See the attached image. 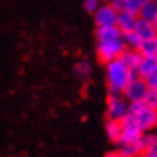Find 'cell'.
<instances>
[{
  "instance_id": "6da1fadb",
  "label": "cell",
  "mask_w": 157,
  "mask_h": 157,
  "mask_svg": "<svg viewBox=\"0 0 157 157\" xmlns=\"http://www.w3.org/2000/svg\"><path fill=\"white\" fill-rule=\"evenodd\" d=\"M97 56L100 62L107 63L121 56L125 49V43L123 40V32L117 26H107V28H97Z\"/></svg>"
},
{
  "instance_id": "7a4b0ae2",
  "label": "cell",
  "mask_w": 157,
  "mask_h": 157,
  "mask_svg": "<svg viewBox=\"0 0 157 157\" xmlns=\"http://www.w3.org/2000/svg\"><path fill=\"white\" fill-rule=\"evenodd\" d=\"M105 74H107V85H108L109 95H120L123 94L125 86L131 78V69L125 67L120 58L105 63Z\"/></svg>"
},
{
  "instance_id": "3957f363",
  "label": "cell",
  "mask_w": 157,
  "mask_h": 157,
  "mask_svg": "<svg viewBox=\"0 0 157 157\" xmlns=\"http://www.w3.org/2000/svg\"><path fill=\"white\" fill-rule=\"evenodd\" d=\"M120 123H121V137H120L118 144L137 143L144 131L140 128L136 114H133V113L125 114L120 120Z\"/></svg>"
},
{
  "instance_id": "277c9868",
  "label": "cell",
  "mask_w": 157,
  "mask_h": 157,
  "mask_svg": "<svg viewBox=\"0 0 157 157\" xmlns=\"http://www.w3.org/2000/svg\"><path fill=\"white\" fill-rule=\"evenodd\" d=\"M148 86L144 78L138 76L137 71H131V78H130L128 84L124 90L123 95L128 102H134V101H143L146 92H147Z\"/></svg>"
},
{
  "instance_id": "5b68a950",
  "label": "cell",
  "mask_w": 157,
  "mask_h": 157,
  "mask_svg": "<svg viewBox=\"0 0 157 157\" xmlns=\"http://www.w3.org/2000/svg\"><path fill=\"white\" fill-rule=\"evenodd\" d=\"M130 102L124 98L123 94L120 95H109L107 101V117L108 120L120 121L130 111Z\"/></svg>"
},
{
  "instance_id": "8992f818",
  "label": "cell",
  "mask_w": 157,
  "mask_h": 157,
  "mask_svg": "<svg viewBox=\"0 0 157 157\" xmlns=\"http://www.w3.org/2000/svg\"><path fill=\"white\" fill-rule=\"evenodd\" d=\"M118 10L111 3H102L94 13V22L97 28H107V26H117Z\"/></svg>"
},
{
  "instance_id": "52a82bcc",
  "label": "cell",
  "mask_w": 157,
  "mask_h": 157,
  "mask_svg": "<svg viewBox=\"0 0 157 157\" xmlns=\"http://www.w3.org/2000/svg\"><path fill=\"white\" fill-rule=\"evenodd\" d=\"M136 117H137L140 128L143 130L144 133H147V131H151V130L156 127L157 109L150 108V107H147V105H144L138 113H136Z\"/></svg>"
},
{
  "instance_id": "ba28073f",
  "label": "cell",
  "mask_w": 157,
  "mask_h": 157,
  "mask_svg": "<svg viewBox=\"0 0 157 157\" xmlns=\"http://www.w3.org/2000/svg\"><path fill=\"white\" fill-rule=\"evenodd\" d=\"M138 20V14H134L127 10H118V17H117V28L125 33L130 30H134L136 23Z\"/></svg>"
},
{
  "instance_id": "9c48e42d",
  "label": "cell",
  "mask_w": 157,
  "mask_h": 157,
  "mask_svg": "<svg viewBox=\"0 0 157 157\" xmlns=\"http://www.w3.org/2000/svg\"><path fill=\"white\" fill-rule=\"evenodd\" d=\"M141 58H143V55L140 53L138 49L125 48L123 51V53H121L120 59L125 63V67L127 68H130L131 71H136L137 67H138V63H140V61H141Z\"/></svg>"
},
{
  "instance_id": "30bf717a",
  "label": "cell",
  "mask_w": 157,
  "mask_h": 157,
  "mask_svg": "<svg viewBox=\"0 0 157 157\" xmlns=\"http://www.w3.org/2000/svg\"><path fill=\"white\" fill-rule=\"evenodd\" d=\"M136 71H137L138 76L146 79L148 75H151L153 72L157 71V56H143Z\"/></svg>"
},
{
  "instance_id": "8fae6325",
  "label": "cell",
  "mask_w": 157,
  "mask_h": 157,
  "mask_svg": "<svg viewBox=\"0 0 157 157\" xmlns=\"http://www.w3.org/2000/svg\"><path fill=\"white\" fill-rule=\"evenodd\" d=\"M134 30L137 32V35L141 39H148V38H153V36L157 35V30H156V28L153 26L151 20L143 19V17H138Z\"/></svg>"
},
{
  "instance_id": "7c38bea8",
  "label": "cell",
  "mask_w": 157,
  "mask_h": 157,
  "mask_svg": "<svg viewBox=\"0 0 157 157\" xmlns=\"http://www.w3.org/2000/svg\"><path fill=\"white\" fill-rule=\"evenodd\" d=\"M138 51L143 56H156L157 55V35L153 36V38L148 39H143L140 46H138Z\"/></svg>"
},
{
  "instance_id": "4fadbf2b",
  "label": "cell",
  "mask_w": 157,
  "mask_h": 157,
  "mask_svg": "<svg viewBox=\"0 0 157 157\" xmlns=\"http://www.w3.org/2000/svg\"><path fill=\"white\" fill-rule=\"evenodd\" d=\"M105 133H107V137L109 138V141L118 144L120 137H121V123L114 121V120H108L105 124Z\"/></svg>"
},
{
  "instance_id": "5bb4252c",
  "label": "cell",
  "mask_w": 157,
  "mask_h": 157,
  "mask_svg": "<svg viewBox=\"0 0 157 157\" xmlns=\"http://www.w3.org/2000/svg\"><path fill=\"white\" fill-rule=\"evenodd\" d=\"M74 72H75V75L82 79V81H85L91 76L92 74V65H91V62H88L86 59H82V61L76 62L75 67H74Z\"/></svg>"
},
{
  "instance_id": "9a60e30c",
  "label": "cell",
  "mask_w": 157,
  "mask_h": 157,
  "mask_svg": "<svg viewBox=\"0 0 157 157\" xmlns=\"http://www.w3.org/2000/svg\"><path fill=\"white\" fill-rule=\"evenodd\" d=\"M157 14V0H146L140 9L138 17H143L147 20H153Z\"/></svg>"
},
{
  "instance_id": "2e32d148",
  "label": "cell",
  "mask_w": 157,
  "mask_h": 157,
  "mask_svg": "<svg viewBox=\"0 0 157 157\" xmlns=\"http://www.w3.org/2000/svg\"><path fill=\"white\" fill-rule=\"evenodd\" d=\"M120 148L118 151L115 153V156H121V157H134L141 154L140 148H138L137 143H130V144H118Z\"/></svg>"
},
{
  "instance_id": "e0dca14e",
  "label": "cell",
  "mask_w": 157,
  "mask_h": 157,
  "mask_svg": "<svg viewBox=\"0 0 157 157\" xmlns=\"http://www.w3.org/2000/svg\"><path fill=\"white\" fill-rule=\"evenodd\" d=\"M123 40L125 43V48H133V49H138L140 43L143 39L137 35L136 30H130V32H125L123 33Z\"/></svg>"
},
{
  "instance_id": "ac0fdd59",
  "label": "cell",
  "mask_w": 157,
  "mask_h": 157,
  "mask_svg": "<svg viewBox=\"0 0 157 157\" xmlns=\"http://www.w3.org/2000/svg\"><path fill=\"white\" fill-rule=\"evenodd\" d=\"M146 0H123V10L131 12L134 14L140 13V9Z\"/></svg>"
},
{
  "instance_id": "d6986e66",
  "label": "cell",
  "mask_w": 157,
  "mask_h": 157,
  "mask_svg": "<svg viewBox=\"0 0 157 157\" xmlns=\"http://www.w3.org/2000/svg\"><path fill=\"white\" fill-rule=\"evenodd\" d=\"M143 101L147 107L157 109V90L148 88L147 92H146V95H144V98H143Z\"/></svg>"
},
{
  "instance_id": "ffe728a7",
  "label": "cell",
  "mask_w": 157,
  "mask_h": 157,
  "mask_svg": "<svg viewBox=\"0 0 157 157\" xmlns=\"http://www.w3.org/2000/svg\"><path fill=\"white\" fill-rule=\"evenodd\" d=\"M102 5L101 0H84V9L88 12V13H95L97 9Z\"/></svg>"
},
{
  "instance_id": "44dd1931",
  "label": "cell",
  "mask_w": 157,
  "mask_h": 157,
  "mask_svg": "<svg viewBox=\"0 0 157 157\" xmlns=\"http://www.w3.org/2000/svg\"><path fill=\"white\" fill-rule=\"evenodd\" d=\"M143 156L146 157H157V143H150V146H148L146 150H144Z\"/></svg>"
},
{
  "instance_id": "7402d4cb",
  "label": "cell",
  "mask_w": 157,
  "mask_h": 157,
  "mask_svg": "<svg viewBox=\"0 0 157 157\" xmlns=\"http://www.w3.org/2000/svg\"><path fill=\"white\" fill-rule=\"evenodd\" d=\"M146 82H147V86L151 88V90H157V71L153 72L151 75H148L146 78Z\"/></svg>"
},
{
  "instance_id": "603a6c76",
  "label": "cell",
  "mask_w": 157,
  "mask_h": 157,
  "mask_svg": "<svg viewBox=\"0 0 157 157\" xmlns=\"http://www.w3.org/2000/svg\"><path fill=\"white\" fill-rule=\"evenodd\" d=\"M117 10H123V0H108Z\"/></svg>"
},
{
  "instance_id": "cb8c5ba5",
  "label": "cell",
  "mask_w": 157,
  "mask_h": 157,
  "mask_svg": "<svg viewBox=\"0 0 157 157\" xmlns=\"http://www.w3.org/2000/svg\"><path fill=\"white\" fill-rule=\"evenodd\" d=\"M151 22H153V26H154V28H156V30H157V14L154 16V19H153Z\"/></svg>"
},
{
  "instance_id": "d4e9b609",
  "label": "cell",
  "mask_w": 157,
  "mask_h": 157,
  "mask_svg": "<svg viewBox=\"0 0 157 157\" xmlns=\"http://www.w3.org/2000/svg\"><path fill=\"white\" fill-rule=\"evenodd\" d=\"M154 128H157V121H156V127H154Z\"/></svg>"
},
{
  "instance_id": "484cf974",
  "label": "cell",
  "mask_w": 157,
  "mask_h": 157,
  "mask_svg": "<svg viewBox=\"0 0 157 157\" xmlns=\"http://www.w3.org/2000/svg\"><path fill=\"white\" fill-rule=\"evenodd\" d=\"M156 56H157V55H156Z\"/></svg>"
}]
</instances>
